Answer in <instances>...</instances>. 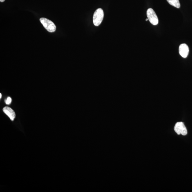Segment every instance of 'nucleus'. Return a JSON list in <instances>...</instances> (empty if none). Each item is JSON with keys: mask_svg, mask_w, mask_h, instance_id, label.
<instances>
[{"mask_svg": "<svg viewBox=\"0 0 192 192\" xmlns=\"http://www.w3.org/2000/svg\"><path fill=\"white\" fill-rule=\"evenodd\" d=\"M12 99L10 97H8L5 100V102L6 104L9 105L11 103Z\"/></svg>", "mask_w": 192, "mask_h": 192, "instance_id": "8", "label": "nucleus"}, {"mask_svg": "<svg viewBox=\"0 0 192 192\" xmlns=\"http://www.w3.org/2000/svg\"><path fill=\"white\" fill-rule=\"evenodd\" d=\"M179 53L181 56L183 58H187L189 53V48L188 46L185 44H181L179 47Z\"/></svg>", "mask_w": 192, "mask_h": 192, "instance_id": "5", "label": "nucleus"}, {"mask_svg": "<svg viewBox=\"0 0 192 192\" xmlns=\"http://www.w3.org/2000/svg\"><path fill=\"white\" fill-rule=\"evenodd\" d=\"M5 0H0V2H3L5 1Z\"/></svg>", "mask_w": 192, "mask_h": 192, "instance_id": "9", "label": "nucleus"}, {"mask_svg": "<svg viewBox=\"0 0 192 192\" xmlns=\"http://www.w3.org/2000/svg\"><path fill=\"white\" fill-rule=\"evenodd\" d=\"M104 16V13L102 9L99 8L95 12L93 17L94 24L98 26L101 24Z\"/></svg>", "mask_w": 192, "mask_h": 192, "instance_id": "1", "label": "nucleus"}, {"mask_svg": "<svg viewBox=\"0 0 192 192\" xmlns=\"http://www.w3.org/2000/svg\"><path fill=\"white\" fill-rule=\"evenodd\" d=\"M43 26L49 32H53L56 31V25L53 21L45 18H41L40 19Z\"/></svg>", "mask_w": 192, "mask_h": 192, "instance_id": "2", "label": "nucleus"}, {"mask_svg": "<svg viewBox=\"0 0 192 192\" xmlns=\"http://www.w3.org/2000/svg\"><path fill=\"white\" fill-rule=\"evenodd\" d=\"M2 94H1H1H0V98H1H1H2Z\"/></svg>", "mask_w": 192, "mask_h": 192, "instance_id": "10", "label": "nucleus"}, {"mask_svg": "<svg viewBox=\"0 0 192 192\" xmlns=\"http://www.w3.org/2000/svg\"><path fill=\"white\" fill-rule=\"evenodd\" d=\"M148 20V19H146V20L147 21V20Z\"/></svg>", "mask_w": 192, "mask_h": 192, "instance_id": "11", "label": "nucleus"}, {"mask_svg": "<svg viewBox=\"0 0 192 192\" xmlns=\"http://www.w3.org/2000/svg\"><path fill=\"white\" fill-rule=\"evenodd\" d=\"M170 5L177 8H179L180 4L179 0H167Z\"/></svg>", "mask_w": 192, "mask_h": 192, "instance_id": "7", "label": "nucleus"}, {"mask_svg": "<svg viewBox=\"0 0 192 192\" xmlns=\"http://www.w3.org/2000/svg\"><path fill=\"white\" fill-rule=\"evenodd\" d=\"M174 131L178 135L185 136L187 134V130L184 123L178 122L176 123L174 128Z\"/></svg>", "mask_w": 192, "mask_h": 192, "instance_id": "4", "label": "nucleus"}, {"mask_svg": "<svg viewBox=\"0 0 192 192\" xmlns=\"http://www.w3.org/2000/svg\"><path fill=\"white\" fill-rule=\"evenodd\" d=\"M147 15L148 20L152 24L156 25L158 24L159 21L158 17L152 9H148L147 11Z\"/></svg>", "mask_w": 192, "mask_h": 192, "instance_id": "3", "label": "nucleus"}, {"mask_svg": "<svg viewBox=\"0 0 192 192\" xmlns=\"http://www.w3.org/2000/svg\"><path fill=\"white\" fill-rule=\"evenodd\" d=\"M3 111L9 118L11 120H14L16 115L13 110L9 107H4Z\"/></svg>", "mask_w": 192, "mask_h": 192, "instance_id": "6", "label": "nucleus"}]
</instances>
